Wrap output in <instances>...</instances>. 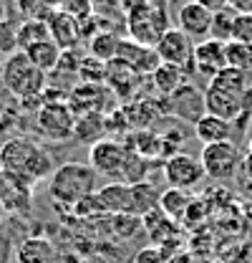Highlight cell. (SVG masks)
Segmentation results:
<instances>
[{
  "mask_svg": "<svg viewBox=\"0 0 252 263\" xmlns=\"http://www.w3.org/2000/svg\"><path fill=\"white\" fill-rule=\"evenodd\" d=\"M0 167L5 175L33 187L40 180H51V175L56 172V160L46 147L18 137V139H8L0 147Z\"/></svg>",
  "mask_w": 252,
  "mask_h": 263,
  "instance_id": "cell-1",
  "label": "cell"
},
{
  "mask_svg": "<svg viewBox=\"0 0 252 263\" xmlns=\"http://www.w3.org/2000/svg\"><path fill=\"white\" fill-rule=\"evenodd\" d=\"M48 193L56 202L76 208L86 197L96 195V172L91 164L63 162L48 180Z\"/></svg>",
  "mask_w": 252,
  "mask_h": 263,
  "instance_id": "cell-2",
  "label": "cell"
},
{
  "mask_svg": "<svg viewBox=\"0 0 252 263\" xmlns=\"http://www.w3.org/2000/svg\"><path fill=\"white\" fill-rule=\"evenodd\" d=\"M0 81L8 91H13L18 99L31 101L33 97H40L46 89V73L38 71L26 56V51H15L8 56V61L0 68Z\"/></svg>",
  "mask_w": 252,
  "mask_h": 263,
  "instance_id": "cell-3",
  "label": "cell"
},
{
  "mask_svg": "<svg viewBox=\"0 0 252 263\" xmlns=\"http://www.w3.org/2000/svg\"><path fill=\"white\" fill-rule=\"evenodd\" d=\"M166 28H169L166 26V10L152 5V3H141L134 10L126 13V31H129V38L134 43L157 48L159 38Z\"/></svg>",
  "mask_w": 252,
  "mask_h": 263,
  "instance_id": "cell-4",
  "label": "cell"
},
{
  "mask_svg": "<svg viewBox=\"0 0 252 263\" xmlns=\"http://www.w3.org/2000/svg\"><path fill=\"white\" fill-rule=\"evenodd\" d=\"M242 149L229 139V142H215V144H204L199 162L204 167V175L215 182H229L237 177V170L242 162Z\"/></svg>",
  "mask_w": 252,
  "mask_h": 263,
  "instance_id": "cell-5",
  "label": "cell"
},
{
  "mask_svg": "<svg viewBox=\"0 0 252 263\" xmlns=\"http://www.w3.org/2000/svg\"><path fill=\"white\" fill-rule=\"evenodd\" d=\"M35 127L51 142L73 139L76 111L71 109L68 101H43L40 109H38V114H35Z\"/></svg>",
  "mask_w": 252,
  "mask_h": 263,
  "instance_id": "cell-6",
  "label": "cell"
},
{
  "mask_svg": "<svg viewBox=\"0 0 252 263\" xmlns=\"http://www.w3.org/2000/svg\"><path fill=\"white\" fill-rule=\"evenodd\" d=\"M129 160V147L119 139H101L89 147V164L96 175L109 177L111 182H124V167Z\"/></svg>",
  "mask_w": 252,
  "mask_h": 263,
  "instance_id": "cell-7",
  "label": "cell"
},
{
  "mask_svg": "<svg viewBox=\"0 0 252 263\" xmlns=\"http://www.w3.org/2000/svg\"><path fill=\"white\" fill-rule=\"evenodd\" d=\"M250 101H252V97H247V94H237V91L222 89L217 84H209V86L204 89L207 114L222 117V119H227V122H232V124L247 119Z\"/></svg>",
  "mask_w": 252,
  "mask_h": 263,
  "instance_id": "cell-8",
  "label": "cell"
},
{
  "mask_svg": "<svg viewBox=\"0 0 252 263\" xmlns=\"http://www.w3.org/2000/svg\"><path fill=\"white\" fill-rule=\"evenodd\" d=\"M164 180L169 182V187H177V190H194L207 175H204V167L197 157H192L187 152H174L164 160Z\"/></svg>",
  "mask_w": 252,
  "mask_h": 263,
  "instance_id": "cell-9",
  "label": "cell"
},
{
  "mask_svg": "<svg viewBox=\"0 0 252 263\" xmlns=\"http://www.w3.org/2000/svg\"><path fill=\"white\" fill-rule=\"evenodd\" d=\"M154 51H157L161 64L182 66L187 71H194V64H192V59H194V41L184 31L166 28V31L161 33V38H159Z\"/></svg>",
  "mask_w": 252,
  "mask_h": 263,
  "instance_id": "cell-10",
  "label": "cell"
},
{
  "mask_svg": "<svg viewBox=\"0 0 252 263\" xmlns=\"http://www.w3.org/2000/svg\"><path fill=\"white\" fill-rule=\"evenodd\" d=\"M166 111L174 114L177 119L182 122H189L192 127L197 124L199 117L207 114V104H204V91L197 89L192 81H187L184 86H179L172 97H166Z\"/></svg>",
  "mask_w": 252,
  "mask_h": 263,
  "instance_id": "cell-11",
  "label": "cell"
},
{
  "mask_svg": "<svg viewBox=\"0 0 252 263\" xmlns=\"http://www.w3.org/2000/svg\"><path fill=\"white\" fill-rule=\"evenodd\" d=\"M194 71L212 79L217 76L222 68L227 66V43L222 41H215V38H202L194 43Z\"/></svg>",
  "mask_w": 252,
  "mask_h": 263,
  "instance_id": "cell-12",
  "label": "cell"
},
{
  "mask_svg": "<svg viewBox=\"0 0 252 263\" xmlns=\"http://www.w3.org/2000/svg\"><path fill=\"white\" fill-rule=\"evenodd\" d=\"M212 15L207 8H202L199 3H184L177 13V28L184 31L197 43L202 38H209V28H212Z\"/></svg>",
  "mask_w": 252,
  "mask_h": 263,
  "instance_id": "cell-13",
  "label": "cell"
},
{
  "mask_svg": "<svg viewBox=\"0 0 252 263\" xmlns=\"http://www.w3.org/2000/svg\"><path fill=\"white\" fill-rule=\"evenodd\" d=\"M116 59H119L121 64L129 66L131 71H136L139 76H144V73H149V76H152V73L157 71V66L161 64L154 48H149V46H141V43H134L131 38L121 41Z\"/></svg>",
  "mask_w": 252,
  "mask_h": 263,
  "instance_id": "cell-14",
  "label": "cell"
},
{
  "mask_svg": "<svg viewBox=\"0 0 252 263\" xmlns=\"http://www.w3.org/2000/svg\"><path fill=\"white\" fill-rule=\"evenodd\" d=\"M96 202H98V210H103V213H109V215L134 213L131 185H124V182H109V185H103V187L96 190Z\"/></svg>",
  "mask_w": 252,
  "mask_h": 263,
  "instance_id": "cell-15",
  "label": "cell"
},
{
  "mask_svg": "<svg viewBox=\"0 0 252 263\" xmlns=\"http://www.w3.org/2000/svg\"><path fill=\"white\" fill-rule=\"evenodd\" d=\"M48 31H51V41L61 48V51H71L78 41V18L71 15L68 10H51L48 13Z\"/></svg>",
  "mask_w": 252,
  "mask_h": 263,
  "instance_id": "cell-16",
  "label": "cell"
},
{
  "mask_svg": "<svg viewBox=\"0 0 252 263\" xmlns=\"http://www.w3.org/2000/svg\"><path fill=\"white\" fill-rule=\"evenodd\" d=\"M109 134V114L103 111H89L76 117V129H73V139L81 144H96L101 139H106Z\"/></svg>",
  "mask_w": 252,
  "mask_h": 263,
  "instance_id": "cell-17",
  "label": "cell"
},
{
  "mask_svg": "<svg viewBox=\"0 0 252 263\" xmlns=\"http://www.w3.org/2000/svg\"><path fill=\"white\" fill-rule=\"evenodd\" d=\"M129 142L126 144L129 149H134L136 155L146 157V160H166V144H164V137L157 134L154 129H134L129 134Z\"/></svg>",
  "mask_w": 252,
  "mask_h": 263,
  "instance_id": "cell-18",
  "label": "cell"
},
{
  "mask_svg": "<svg viewBox=\"0 0 252 263\" xmlns=\"http://www.w3.org/2000/svg\"><path fill=\"white\" fill-rule=\"evenodd\" d=\"M187 81H192V71L182 68V66H172V64H159L157 71L152 73V84L161 97H172L179 86H184Z\"/></svg>",
  "mask_w": 252,
  "mask_h": 263,
  "instance_id": "cell-19",
  "label": "cell"
},
{
  "mask_svg": "<svg viewBox=\"0 0 252 263\" xmlns=\"http://www.w3.org/2000/svg\"><path fill=\"white\" fill-rule=\"evenodd\" d=\"M232 122L215 117V114H204L197 119L194 124V134L202 144H215V142H229L232 139Z\"/></svg>",
  "mask_w": 252,
  "mask_h": 263,
  "instance_id": "cell-20",
  "label": "cell"
},
{
  "mask_svg": "<svg viewBox=\"0 0 252 263\" xmlns=\"http://www.w3.org/2000/svg\"><path fill=\"white\" fill-rule=\"evenodd\" d=\"M56 248L46 238H28L18 246L15 261L18 263H56Z\"/></svg>",
  "mask_w": 252,
  "mask_h": 263,
  "instance_id": "cell-21",
  "label": "cell"
},
{
  "mask_svg": "<svg viewBox=\"0 0 252 263\" xmlns=\"http://www.w3.org/2000/svg\"><path fill=\"white\" fill-rule=\"evenodd\" d=\"M61 48L48 38V41H40V43H33L31 48H26V56L31 59V64L43 71V73H51L58 68V61H61Z\"/></svg>",
  "mask_w": 252,
  "mask_h": 263,
  "instance_id": "cell-22",
  "label": "cell"
},
{
  "mask_svg": "<svg viewBox=\"0 0 252 263\" xmlns=\"http://www.w3.org/2000/svg\"><path fill=\"white\" fill-rule=\"evenodd\" d=\"M189 205H192V195H189L187 190L169 187V190H164L161 197H159V210H161L166 218L177 220V223H179V220H184Z\"/></svg>",
  "mask_w": 252,
  "mask_h": 263,
  "instance_id": "cell-23",
  "label": "cell"
},
{
  "mask_svg": "<svg viewBox=\"0 0 252 263\" xmlns=\"http://www.w3.org/2000/svg\"><path fill=\"white\" fill-rule=\"evenodd\" d=\"M121 35H116L114 31H101L91 35V43H89V51H91V56L98 59V61H103V64H111L114 59H116V53H119V46H121Z\"/></svg>",
  "mask_w": 252,
  "mask_h": 263,
  "instance_id": "cell-24",
  "label": "cell"
},
{
  "mask_svg": "<svg viewBox=\"0 0 252 263\" xmlns=\"http://www.w3.org/2000/svg\"><path fill=\"white\" fill-rule=\"evenodd\" d=\"M48 38H51L48 23L43 18H28L26 23L18 26V51H26L33 43H40V41H48Z\"/></svg>",
  "mask_w": 252,
  "mask_h": 263,
  "instance_id": "cell-25",
  "label": "cell"
},
{
  "mask_svg": "<svg viewBox=\"0 0 252 263\" xmlns=\"http://www.w3.org/2000/svg\"><path fill=\"white\" fill-rule=\"evenodd\" d=\"M131 195H134V215L144 218L146 213L157 210L161 193L152 182H136V185H131Z\"/></svg>",
  "mask_w": 252,
  "mask_h": 263,
  "instance_id": "cell-26",
  "label": "cell"
},
{
  "mask_svg": "<svg viewBox=\"0 0 252 263\" xmlns=\"http://www.w3.org/2000/svg\"><path fill=\"white\" fill-rule=\"evenodd\" d=\"M235 15L237 10L232 8H224L220 13L212 15V28H209V38L222 41V43H229L232 41V26H235Z\"/></svg>",
  "mask_w": 252,
  "mask_h": 263,
  "instance_id": "cell-27",
  "label": "cell"
},
{
  "mask_svg": "<svg viewBox=\"0 0 252 263\" xmlns=\"http://www.w3.org/2000/svg\"><path fill=\"white\" fill-rule=\"evenodd\" d=\"M227 66H235V68L252 73V43L229 41L227 43Z\"/></svg>",
  "mask_w": 252,
  "mask_h": 263,
  "instance_id": "cell-28",
  "label": "cell"
},
{
  "mask_svg": "<svg viewBox=\"0 0 252 263\" xmlns=\"http://www.w3.org/2000/svg\"><path fill=\"white\" fill-rule=\"evenodd\" d=\"M106 68L109 64H103V61H98V59H83L81 66H78V76L86 81V84H101V81H106Z\"/></svg>",
  "mask_w": 252,
  "mask_h": 263,
  "instance_id": "cell-29",
  "label": "cell"
},
{
  "mask_svg": "<svg viewBox=\"0 0 252 263\" xmlns=\"http://www.w3.org/2000/svg\"><path fill=\"white\" fill-rule=\"evenodd\" d=\"M18 51V26L8 18L0 21V53L10 56Z\"/></svg>",
  "mask_w": 252,
  "mask_h": 263,
  "instance_id": "cell-30",
  "label": "cell"
},
{
  "mask_svg": "<svg viewBox=\"0 0 252 263\" xmlns=\"http://www.w3.org/2000/svg\"><path fill=\"white\" fill-rule=\"evenodd\" d=\"M232 41L252 43V13H237L232 26Z\"/></svg>",
  "mask_w": 252,
  "mask_h": 263,
  "instance_id": "cell-31",
  "label": "cell"
},
{
  "mask_svg": "<svg viewBox=\"0 0 252 263\" xmlns=\"http://www.w3.org/2000/svg\"><path fill=\"white\" fill-rule=\"evenodd\" d=\"M139 228H144V223H141V218H139V215H134V213L114 215V230H116L119 235L129 238L131 233H136Z\"/></svg>",
  "mask_w": 252,
  "mask_h": 263,
  "instance_id": "cell-32",
  "label": "cell"
},
{
  "mask_svg": "<svg viewBox=\"0 0 252 263\" xmlns=\"http://www.w3.org/2000/svg\"><path fill=\"white\" fill-rule=\"evenodd\" d=\"M237 182L245 193H252V155L247 152L240 162V170H237Z\"/></svg>",
  "mask_w": 252,
  "mask_h": 263,
  "instance_id": "cell-33",
  "label": "cell"
},
{
  "mask_svg": "<svg viewBox=\"0 0 252 263\" xmlns=\"http://www.w3.org/2000/svg\"><path fill=\"white\" fill-rule=\"evenodd\" d=\"M131 263H166V256H164V251L159 246H146V248H141L134 256Z\"/></svg>",
  "mask_w": 252,
  "mask_h": 263,
  "instance_id": "cell-34",
  "label": "cell"
},
{
  "mask_svg": "<svg viewBox=\"0 0 252 263\" xmlns=\"http://www.w3.org/2000/svg\"><path fill=\"white\" fill-rule=\"evenodd\" d=\"M194 3H199V5L207 8L209 13H220L224 8H229V0H194Z\"/></svg>",
  "mask_w": 252,
  "mask_h": 263,
  "instance_id": "cell-35",
  "label": "cell"
},
{
  "mask_svg": "<svg viewBox=\"0 0 252 263\" xmlns=\"http://www.w3.org/2000/svg\"><path fill=\"white\" fill-rule=\"evenodd\" d=\"M229 8L237 13H252V0H229Z\"/></svg>",
  "mask_w": 252,
  "mask_h": 263,
  "instance_id": "cell-36",
  "label": "cell"
},
{
  "mask_svg": "<svg viewBox=\"0 0 252 263\" xmlns=\"http://www.w3.org/2000/svg\"><path fill=\"white\" fill-rule=\"evenodd\" d=\"M119 3V8L124 10V15L129 13V10H134L136 5H141V3H146V0H116Z\"/></svg>",
  "mask_w": 252,
  "mask_h": 263,
  "instance_id": "cell-37",
  "label": "cell"
},
{
  "mask_svg": "<svg viewBox=\"0 0 252 263\" xmlns=\"http://www.w3.org/2000/svg\"><path fill=\"white\" fill-rule=\"evenodd\" d=\"M40 5H46V8H56V5H61L63 0H38Z\"/></svg>",
  "mask_w": 252,
  "mask_h": 263,
  "instance_id": "cell-38",
  "label": "cell"
},
{
  "mask_svg": "<svg viewBox=\"0 0 252 263\" xmlns=\"http://www.w3.org/2000/svg\"><path fill=\"white\" fill-rule=\"evenodd\" d=\"M5 215H8V208H5V202L0 200V223L5 220Z\"/></svg>",
  "mask_w": 252,
  "mask_h": 263,
  "instance_id": "cell-39",
  "label": "cell"
},
{
  "mask_svg": "<svg viewBox=\"0 0 252 263\" xmlns=\"http://www.w3.org/2000/svg\"><path fill=\"white\" fill-rule=\"evenodd\" d=\"M5 180H8V175L3 172V167H0V190H3V185H5Z\"/></svg>",
  "mask_w": 252,
  "mask_h": 263,
  "instance_id": "cell-40",
  "label": "cell"
},
{
  "mask_svg": "<svg viewBox=\"0 0 252 263\" xmlns=\"http://www.w3.org/2000/svg\"><path fill=\"white\" fill-rule=\"evenodd\" d=\"M247 152H250V155H252V137H250V147H247Z\"/></svg>",
  "mask_w": 252,
  "mask_h": 263,
  "instance_id": "cell-41",
  "label": "cell"
},
{
  "mask_svg": "<svg viewBox=\"0 0 252 263\" xmlns=\"http://www.w3.org/2000/svg\"><path fill=\"white\" fill-rule=\"evenodd\" d=\"M0 59H3V53H0Z\"/></svg>",
  "mask_w": 252,
  "mask_h": 263,
  "instance_id": "cell-42",
  "label": "cell"
},
{
  "mask_svg": "<svg viewBox=\"0 0 252 263\" xmlns=\"http://www.w3.org/2000/svg\"><path fill=\"white\" fill-rule=\"evenodd\" d=\"M250 263H252V258H250Z\"/></svg>",
  "mask_w": 252,
  "mask_h": 263,
  "instance_id": "cell-43",
  "label": "cell"
}]
</instances>
